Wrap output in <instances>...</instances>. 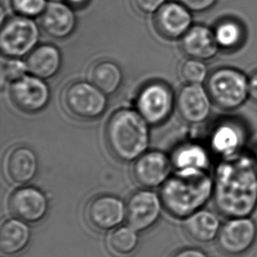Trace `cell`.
Returning <instances> with one entry per match:
<instances>
[{
	"mask_svg": "<svg viewBox=\"0 0 257 257\" xmlns=\"http://www.w3.org/2000/svg\"><path fill=\"white\" fill-rule=\"evenodd\" d=\"M11 100L21 111L35 113L42 111L50 100V90L44 80L26 75L11 84Z\"/></svg>",
	"mask_w": 257,
	"mask_h": 257,
	"instance_id": "30bf717a",
	"label": "cell"
},
{
	"mask_svg": "<svg viewBox=\"0 0 257 257\" xmlns=\"http://www.w3.org/2000/svg\"><path fill=\"white\" fill-rule=\"evenodd\" d=\"M176 105L173 91L162 82H152L141 90L136 98V108L150 125L167 120Z\"/></svg>",
	"mask_w": 257,
	"mask_h": 257,
	"instance_id": "9c48e42d",
	"label": "cell"
},
{
	"mask_svg": "<svg viewBox=\"0 0 257 257\" xmlns=\"http://www.w3.org/2000/svg\"><path fill=\"white\" fill-rule=\"evenodd\" d=\"M40 39L38 25L33 19L17 15L2 22L0 49L8 58H22L37 47Z\"/></svg>",
	"mask_w": 257,
	"mask_h": 257,
	"instance_id": "5b68a950",
	"label": "cell"
},
{
	"mask_svg": "<svg viewBox=\"0 0 257 257\" xmlns=\"http://www.w3.org/2000/svg\"><path fill=\"white\" fill-rule=\"evenodd\" d=\"M41 24L43 31L50 37L64 40L77 28V16L73 8L64 1H52L41 16Z\"/></svg>",
	"mask_w": 257,
	"mask_h": 257,
	"instance_id": "e0dca14e",
	"label": "cell"
},
{
	"mask_svg": "<svg viewBox=\"0 0 257 257\" xmlns=\"http://www.w3.org/2000/svg\"><path fill=\"white\" fill-rule=\"evenodd\" d=\"M179 75L186 84H202L208 78V67L204 61L188 58L181 63Z\"/></svg>",
	"mask_w": 257,
	"mask_h": 257,
	"instance_id": "4316f807",
	"label": "cell"
},
{
	"mask_svg": "<svg viewBox=\"0 0 257 257\" xmlns=\"http://www.w3.org/2000/svg\"><path fill=\"white\" fill-rule=\"evenodd\" d=\"M212 197V172L195 169L177 171L161 189L164 208L179 219H187L204 208Z\"/></svg>",
	"mask_w": 257,
	"mask_h": 257,
	"instance_id": "7a4b0ae2",
	"label": "cell"
},
{
	"mask_svg": "<svg viewBox=\"0 0 257 257\" xmlns=\"http://www.w3.org/2000/svg\"><path fill=\"white\" fill-rule=\"evenodd\" d=\"M248 94L249 99L257 104V70L248 77Z\"/></svg>",
	"mask_w": 257,
	"mask_h": 257,
	"instance_id": "d6a6232c",
	"label": "cell"
},
{
	"mask_svg": "<svg viewBox=\"0 0 257 257\" xmlns=\"http://www.w3.org/2000/svg\"><path fill=\"white\" fill-rule=\"evenodd\" d=\"M108 249L116 257H130L139 245L137 231L131 226H118L108 235Z\"/></svg>",
	"mask_w": 257,
	"mask_h": 257,
	"instance_id": "484cf974",
	"label": "cell"
},
{
	"mask_svg": "<svg viewBox=\"0 0 257 257\" xmlns=\"http://www.w3.org/2000/svg\"><path fill=\"white\" fill-rule=\"evenodd\" d=\"M48 4L47 0H11V7L17 15L30 19L42 16Z\"/></svg>",
	"mask_w": 257,
	"mask_h": 257,
	"instance_id": "83f0119b",
	"label": "cell"
},
{
	"mask_svg": "<svg viewBox=\"0 0 257 257\" xmlns=\"http://www.w3.org/2000/svg\"><path fill=\"white\" fill-rule=\"evenodd\" d=\"M73 9H80L85 7L90 0H63Z\"/></svg>",
	"mask_w": 257,
	"mask_h": 257,
	"instance_id": "836d02e7",
	"label": "cell"
},
{
	"mask_svg": "<svg viewBox=\"0 0 257 257\" xmlns=\"http://www.w3.org/2000/svg\"><path fill=\"white\" fill-rule=\"evenodd\" d=\"M212 177V201L219 215L251 217L256 211L257 166L253 155L244 151L218 161Z\"/></svg>",
	"mask_w": 257,
	"mask_h": 257,
	"instance_id": "6da1fadb",
	"label": "cell"
},
{
	"mask_svg": "<svg viewBox=\"0 0 257 257\" xmlns=\"http://www.w3.org/2000/svg\"><path fill=\"white\" fill-rule=\"evenodd\" d=\"M213 33L219 49L226 52L238 50L243 45L246 39L243 26L231 19L219 22L213 29Z\"/></svg>",
	"mask_w": 257,
	"mask_h": 257,
	"instance_id": "d4e9b609",
	"label": "cell"
},
{
	"mask_svg": "<svg viewBox=\"0 0 257 257\" xmlns=\"http://www.w3.org/2000/svg\"><path fill=\"white\" fill-rule=\"evenodd\" d=\"M28 71L27 63L21 61V58H8L1 68L2 80L14 83L25 77Z\"/></svg>",
	"mask_w": 257,
	"mask_h": 257,
	"instance_id": "f1b7e54d",
	"label": "cell"
},
{
	"mask_svg": "<svg viewBox=\"0 0 257 257\" xmlns=\"http://www.w3.org/2000/svg\"><path fill=\"white\" fill-rule=\"evenodd\" d=\"M171 165V159L166 154L153 150L143 154L135 161L133 174L136 182L143 187H158L170 177Z\"/></svg>",
	"mask_w": 257,
	"mask_h": 257,
	"instance_id": "5bb4252c",
	"label": "cell"
},
{
	"mask_svg": "<svg viewBox=\"0 0 257 257\" xmlns=\"http://www.w3.org/2000/svg\"><path fill=\"white\" fill-rule=\"evenodd\" d=\"M30 239L28 223L18 218L7 219L0 230V249L8 256L17 255L27 248Z\"/></svg>",
	"mask_w": 257,
	"mask_h": 257,
	"instance_id": "7402d4cb",
	"label": "cell"
},
{
	"mask_svg": "<svg viewBox=\"0 0 257 257\" xmlns=\"http://www.w3.org/2000/svg\"><path fill=\"white\" fill-rule=\"evenodd\" d=\"M205 87L213 104L222 111H236L249 99L248 76L234 67H219L212 70Z\"/></svg>",
	"mask_w": 257,
	"mask_h": 257,
	"instance_id": "277c9868",
	"label": "cell"
},
{
	"mask_svg": "<svg viewBox=\"0 0 257 257\" xmlns=\"http://www.w3.org/2000/svg\"><path fill=\"white\" fill-rule=\"evenodd\" d=\"M163 202L157 193L149 190L136 191L126 204V220L137 232L150 229L160 218Z\"/></svg>",
	"mask_w": 257,
	"mask_h": 257,
	"instance_id": "8fae6325",
	"label": "cell"
},
{
	"mask_svg": "<svg viewBox=\"0 0 257 257\" xmlns=\"http://www.w3.org/2000/svg\"><path fill=\"white\" fill-rule=\"evenodd\" d=\"M85 216L87 221L95 229L113 230L126 218V205L118 197L100 195L89 202Z\"/></svg>",
	"mask_w": 257,
	"mask_h": 257,
	"instance_id": "4fadbf2b",
	"label": "cell"
},
{
	"mask_svg": "<svg viewBox=\"0 0 257 257\" xmlns=\"http://www.w3.org/2000/svg\"><path fill=\"white\" fill-rule=\"evenodd\" d=\"M106 94L93 84L78 81L64 90L63 103L66 111L80 119H95L100 117L107 108Z\"/></svg>",
	"mask_w": 257,
	"mask_h": 257,
	"instance_id": "52a82bcc",
	"label": "cell"
},
{
	"mask_svg": "<svg viewBox=\"0 0 257 257\" xmlns=\"http://www.w3.org/2000/svg\"><path fill=\"white\" fill-rule=\"evenodd\" d=\"M257 240V224L251 217L226 219L216 240L220 253L228 257H240L254 247Z\"/></svg>",
	"mask_w": 257,
	"mask_h": 257,
	"instance_id": "ba28073f",
	"label": "cell"
},
{
	"mask_svg": "<svg viewBox=\"0 0 257 257\" xmlns=\"http://www.w3.org/2000/svg\"><path fill=\"white\" fill-rule=\"evenodd\" d=\"M89 79L104 94L111 95L121 86L123 74L117 63L101 61L90 68Z\"/></svg>",
	"mask_w": 257,
	"mask_h": 257,
	"instance_id": "cb8c5ba5",
	"label": "cell"
},
{
	"mask_svg": "<svg viewBox=\"0 0 257 257\" xmlns=\"http://www.w3.org/2000/svg\"><path fill=\"white\" fill-rule=\"evenodd\" d=\"M9 209L18 219L27 223H37L47 214L49 201L45 194L38 189L24 186L11 195Z\"/></svg>",
	"mask_w": 257,
	"mask_h": 257,
	"instance_id": "2e32d148",
	"label": "cell"
},
{
	"mask_svg": "<svg viewBox=\"0 0 257 257\" xmlns=\"http://www.w3.org/2000/svg\"><path fill=\"white\" fill-rule=\"evenodd\" d=\"M191 13L178 1L165 2L154 17L157 33L168 40L183 38L192 27Z\"/></svg>",
	"mask_w": 257,
	"mask_h": 257,
	"instance_id": "9a60e30c",
	"label": "cell"
},
{
	"mask_svg": "<svg viewBox=\"0 0 257 257\" xmlns=\"http://www.w3.org/2000/svg\"><path fill=\"white\" fill-rule=\"evenodd\" d=\"M188 10L193 13H203L211 9L215 5L217 0H177Z\"/></svg>",
	"mask_w": 257,
	"mask_h": 257,
	"instance_id": "4dcf8cb0",
	"label": "cell"
},
{
	"mask_svg": "<svg viewBox=\"0 0 257 257\" xmlns=\"http://www.w3.org/2000/svg\"><path fill=\"white\" fill-rule=\"evenodd\" d=\"M212 98L202 84H186L177 94L176 106L181 118L189 124H201L212 113Z\"/></svg>",
	"mask_w": 257,
	"mask_h": 257,
	"instance_id": "7c38bea8",
	"label": "cell"
},
{
	"mask_svg": "<svg viewBox=\"0 0 257 257\" xmlns=\"http://www.w3.org/2000/svg\"><path fill=\"white\" fill-rule=\"evenodd\" d=\"M248 137V129L243 120L224 117L212 125L208 136L209 150L219 160L235 157L245 151Z\"/></svg>",
	"mask_w": 257,
	"mask_h": 257,
	"instance_id": "8992f818",
	"label": "cell"
},
{
	"mask_svg": "<svg viewBox=\"0 0 257 257\" xmlns=\"http://www.w3.org/2000/svg\"><path fill=\"white\" fill-rule=\"evenodd\" d=\"M105 138L111 153L118 159L136 161L149 148V123L137 110L120 109L109 118Z\"/></svg>",
	"mask_w": 257,
	"mask_h": 257,
	"instance_id": "3957f363",
	"label": "cell"
},
{
	"mask_svg": "<svg viewBox=\"0 0 257 257\" xmlns=\"http://www.w3.org/2000/svg\"><path fill=\"white\" fill-rule=\"evenodd\" d=\"M170 257H208L205 251L198 247H184L174 252Z\"/></svg>",
	"mask_w": 257,
	"mask_h": 257,
	"instance_id": "1f68e13d",
	"label": "cell"
},
{
	"mask_svg": "<svg viewBox=\"0 0 257 257\" xmlns=\"http://www.w3.org/2000/svg\"><path fill=\"white\" fill-rule=\"evenodd\" d=\"M62 54L52 44L37 46L28 56L27 65L32 76L42 80L49 79L58 73L62 66Z\"/></svg>",
	"mask_w": 257,
	"mask_h": 257,
	"instance_id": "44dd1931",
	"label": "cell"
},
{
	"mask_svg": "<svg viewBox=\"0 0 257 257\" xmlns=\"http://www.w3.org/2000/svg\"><path fill=\"white\" fill-rule=\"evenodd\" d=\"M222 223L219 214L201 209L184 219V230L188 236L197 243L209 244L216 241Z\"/></svg>",
	"mask_w": 257,
	"mask_h": 257,
	"instance_id": "ffe728a7",
	"label": "cell"
},
{
	"mask_svg": "<svg viewBox=\"0 0 257 257\" xmlns=\"http://www.w3.org/2000/svg\"><path fill=\"white\" fill-rule=\"evenodd\" d=\"M38 158L35 151L26 146L11 150L5 160L7 177L13 184L24 185L31 182L38 172Z\"/></svg>",
	"mask_w": 257,
	"mask_h": 257,
	"instance_id": "ac0fdd59",
	"label": "cell"
},
{
	"mask_svg": "<svg viewBox=\"0 0 257 257\" xmlns=\"http://www.w3.org/2000/svg\"><path fill=\"white\" fill-rule=\"evenodd\" d=\"M212 157L208 146H204L201 143H186L174 152L171 162L177 171L195 169L211 171Z\"/></svg>",
	"mask_w": 257,
	"mask_h": 257,
	"instance_id": "603a6c76",
	"label": "cell"
},
{
	"mask_svg": "<svg viewBox=\"0 0 257 257\" xmlns=\"http://www.w3.org/2000/svg\"><path fill=\"white\" fill-rule=\"evenodd\" d=\"M253 156H254V161H255V164H256L257 166V148L255 151H254V153L253 154Z\"/></svg>",
	"mask_w": 257,
	"mask_h": 257,
	"instance_id": "e575fe53",
	"label": "cell"
},
{
	"mask_svg": "<svg viewBox=\"0 0 257 257\" xmlns=\"http://www.w3.org/2000/svg\"><path fill=\"white\" fill-rule=\"evenodd\" d=\"M165 2L166 0H133L136 10L146 15L156 14Z\"/></svg>",
	"mask_w": 257,
	"mask_h": 257,
	"instance_id": "f546056e",
	"label": "cell"
},
{
	"mask_svg": "<svg viewBox=\"0 0 257 257\" xmlns=\"http://www.w3.org/2000/svg\"><path fill=\"white\" fill-rule=\"evenodd\" d=\"M181 48L189 58L204 62L213 59L220 50L216 42L213 30L203 25L191 27L183 36Z\"/></svg>",
	"mask_w": 257,
	"mask_h": 257,
	"instance_id": "d6986e66",
	"label": "cell"
}]
</instances>
